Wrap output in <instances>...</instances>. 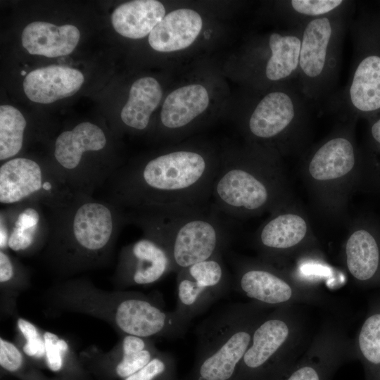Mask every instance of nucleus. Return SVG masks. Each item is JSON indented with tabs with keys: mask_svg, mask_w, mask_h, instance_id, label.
<instances>
[{
	"mask_svg": "<svg viewBox=\"0 0 380 380\" xmlns=\"http://www.w3.org/2000/svg\"><path fill=\"white\" fill-rule=\"evenodd\" d=\"M44 343V358L48 368L58 372L63 368L66 358L71 355L72 348L69 343L56 334L43 331Z\"/></svg>",
	"mask_w": 380,
	"mask_h": 380,
	"instance_id": "2f4dec72",
	"label": "nucleus"
},
{
	"mask_svg": "<svg viewBox=\"0 0 380 380\" xmlns=\"http://www.w3.org/2000/svg\"><path fill=\"white\" fill-rule=\"evenodd\" d=\"M307 230V224L300 216L291 213L281 214L262 226L258 241L266 248L285 249L301 241Z\"/></svg>",
	"mask_w": 380,
	"mask_h": 380,
	"instance_id": "393cba45",
	"label": "nucleus"
},
{
	"mask_svg": "<svg viewBox=\"0 0 380 380\" xmlns=\"http://www.w3.org/2000/svg\"><path fill=\"white\" fill-rule=\"evenodd\" d=\"M143 236L120 251L114 274L118 290L154 284L174 272L171 258L161 242L152 234Z\"/></svg>",
	"mask_w": 380,
	"mask_h": 380,
	"instance_id": "9b49d317",
	"label": "nucleus"
},
{
	"mask_svg": "<svg viewBox=\"0 0 380 380\" xmlns=\"http://www.w3.org/2000/svg\"><path fill=\"white\" fill-rule=\"evenodd\" d=\"M359 346L367 361L374 365H380V314L365 320L359 335Z\"/></svg>",
	"mask_w": 380,
	"mask_h": 380,
	"instance_id": "7c9ffc66",
	"label": "nucleus"
},
{
	"mask_svg": "<svg viewBox=\"0 0 380 380\" xmlns=\"http://www.w3.org/2000/svg\"><path fill=\"white\" fill-rule=\"evenodd\" d=\"M25 269L12 258L7 251L0 250V284L1 292H6L14 303L15 293L27 286Z\"/></svg>",
	"mask_w": 380,
	"mask_h": 380,
	"instance_id": "cd10ccee",
	"label": "nucleus"
},
{
	"mask_svg": "<svg viewBox=\"0 0 380 380\" xmlns=\"http://www.w3.org/2000/svg\"><path fill=\"white\" fill-rule=\"evenodd\" d=\"M106 144V136L100 127L82 122L58 136L54 142L53 164L70 186L82 154L87 151H101Z\"/></svg>",
	"mask_w": 380,
	"mask_h": 380,
	"instance_id": "4468645a",
	"label": "nucleus"
},
{
	"mask_svg": "<svg viewBox=\"0 0 380 380\" xmlns=\"http://www.w3.org/2000/svg\"><path fill=\"white\" fill-rule=\"evenodd\" d=\"M24 355L16 344L0 338V365L4 369L18 372L25 361Z\"/></svg>",
	"mask_w": 380,
	"mask_h": 380,
	"instance_id": "473e14b6",
	"label": "nucleus"
},
{
	"mask_svg": "<svg viewBox=\"0 0 380 380\" xmlns=\"http://www.w3.org/2000/svg\"><path fill=\"white\" fill-rule=\"evenodd\" d=\"M219 161L192 148L171 150L125 169L108 181V199L125 211H177L211 203Z\"/></svg>",
	"mask_w": 380,
	"mask_h": 380,
	"instance_id": "f257e3e1",
	"label": "nucleus"
},
{
	"mask_svg": "<svg viewBox=\"0 0 380 380\" xmlns=\"http://www.w3.org/2000/svg\"><path fill=\"white\" fill-rule=\"evenodd\" d=\"M80 196L53 164L45 165L26 157H15L0 167V203L7 207L35 203L53 212Z\"/></svg>",
	"mask_w": 380,
	"mask_h": 380,
	"instance_id": "0eeeda50",
	"label": "nucleus"
},
{
	"mask_svg": "<svg viewBox=\"0 0 380 380\" xmlns=\"http://www.w3.org/2000/svg\"><path fill=\"white\" fill-rule=\"evenodd\" d=\"M125 212L128 223L150 232L165 246L175 273L223 253L230 242L227 216L212 202L183 210Z\"/></svg>",
	"mask_w": 380,
	"mask_h": 380,
	"instance_id": "7ed1b4c3",
	"label": "nucleus"
},
{
	"mask_svg": "<svg viewBox=\"0 0 380 380\" xmlns=\"http://www.w3.org/2000/svg\"><path fill=\"white\" fill-rule=\"evenodd\" d=\"M176 274L175 310L191 321L222 298L230 287V276L223 261V253Z\"/></svg>",
	"mask_w": 380,
	"mask_h": 380,
	"instance_id": "9d476101",
	"label": "nucleus"
},
{
	"mask_svg": "<svg viewBox=\"0 0 380 380\" xmlns=\"http://www.w3.org/2000/svg\"><path fill=\"white\" fill-rule=\"evenodd\" d=\"M209 104L206 89L189 84L172 91L165 99L160 113L163 127L176 130L186 127L203 113Z\"/></svg>",
	"mask_w": 380,
	"mask_h": 380,
	"instance_id": "aec40b11",
	"label": "nucleus"
},
{
	"mask_svg": "<svg viewBox=\"0 0 380 380\" xmlns=\"http://www.w3.org/2000/svg\"><path fill=\"white\" fill-rule=\"evenodd\" d=\"M18 346L23 354L34 360H42L44 356L43 331L30 321L19 317L16 322Z\"/></svg>",
	"mask_w": 380,
	"mask_h": 380,
	"instance_id": "c756f323",
	"label": "nucleus"
},
{
	"mask_svg": "<svg viewBox=\"0 0 380 380\" xmlns=\"http://www.w3.org/2000/svg\"><path fill=\"white\" fill-rule=\"evenodd\" d=\"M347 266L357 279L365 281L376 272L380 260L377 241L366 229L354 232L346 243Z\"/></svg>",
	"mask_w": 380,
	"mask_h": 380,
	"instance_id": "5701e85b",
	"label": "nucleus"
},
{
	"mask_svg": "<svg viewBox=\"0 0 380 380\" xmlns=\"http://www.w3.org/2000/svg\"><path fill=\"white\" fill-rule=\"evenodd\" d=\"M26 120L17 108L10 105L0 106V160L15 158L21 151Z\"/></svg>",
	"mask_w": 380,
	"mask_h": 380,
	"instance_id": "bb28decb",
	"label": "nucleus"
},
{
	"mask_svg": "<svg viewBox=\"0 0 380 380\" xmlns=\"http://www.w3.org/2000/svg\"><path fill=\"white\" fill-rule=\"evenodd\" d=\"M253 161L228 158L219 162L211 202L228 217L261 212L272 202L271 170Z\"/></svg>",
	"mask_w": 380,
	"mask_h": 380,
	"instance_id": "6e6552de",
	"label": "nucleus"
},
{
	"mask_svg": "<svg viewBox=\"0 0 380 380\" xmlns=\"http://www.w3.org/2000/svg\"><path fill=\"white\" fill-rule=\"evenodd\" d=\"M43 209L38 203H24L1 210L0 250L30 255L45 246L50 227Z\"/></svg>",
	"mask_w": 380,
	"mask_h": 380,
	"instance_id": "f8f14e48",
	"label": "nucleus"
},
{
	"mask_svg": "<svg viewBox=\"0 0 380 380\" xmlns=\"http://www.w3.org/2000/svg\"><path fill=\"white\" fill-rule=\"evenodd\" d=\"M21 75H26V72L25 70H22L21 72H20Z\"/></svg>",
	"mask_w": 380,
	"mask_h": 380,
	"instance_id": "f704fd0d",
	"label": "nucleus"
},
{
	"mask_svg": "<svg viewBox=\"0 0 380 380\" xmlns=\"http://www.w3.org/2000/svg\"><path fill=\"white\" fill-rule=\"evenodd\" d=\"M165 15V9L161 2L135 0L118 6L111 15V22L120 35L141 39L149 34Z\"/></svg>",
	"mask_w": 380,
	"mask_h": 380,
	"instance_id": "6ab92c4d",
	"label": "nucleus"
},
{
	"mask_svg": "<svg viewBox=\"0 0 380 380\" xmlns=\"http://www.w3.org/2000/svg\"><path fill=\"white\" fill-rule=\"evenodd\" d=\"M49 215L45 257L63 276L108 263L121 229L128 223L123 208L93 196L80 195Z\"/></svg>",
	"mask_w": 380,
	"mask_h": 380,
	"instance_id": "f03ea898",
	"label": "nucleus"
},
{
	"mask_svg": "<svg viewBox=\"0 0 380 380\" xmlns=\"http://www.w3.org/2000/svg\"><path fill=\"white\" fill-rule=\"evenodd\" d=\"M80 37L79 30L72 25L58 26L35 21L24 28L21 39L30 54L55 58L72 52Z\"/></svg>",
	"mask_w": 380,
	"mask_h": 380,
	"instance_id": "f3484780",
	"label": "nucleus"
},
{
	"mask_svg": "<svg viewBox=\"0 0 380 380\" xmlns=\"http://www.w3.org/2000/svg\"><path fill=\"white\" fill-rule=\"evenodd\" d=\"M202 25L201 15L194 10L172 11L165 15L149 34V44L160 52L184 49L196 40Z\"/></svg>",
	"mask_w": 380,
	"mask_h": 380,
	"instance_id": "dca6fc26",
	"label": "nucleus"
},
{
	"mask_svg": "<svg viewBox=\"0 0 380 380\" xmlns=\"http://www.w3.org/2000/svg\"><path fill=\"white\" fill-rule=\"evenodd\" d=\"M159 352L151 338L123 335L110 354L116 362L115 375L125 379L144 367Z\"/></svg>",
	"mask_w": 380,
	"mask_h": 380,
	"instance_id": "b1692460",
	"label": "nucleus"
},
{
	"mask_svg": "<svg viewBox=\"0 0 380 380\" xmlns=\"http://www.w3.org/2000/svg\"><path fill=\"white\" fill-rule=\"evenodd\" d=\"M367 120L369 122L370 140L375 150L380 153V113Z\"/></svg>",
	"mask_w": 380,
	"mask_h": 380,
	"instance_id": "72a5a7b5",
	"label": "nucleus"
},
{
	"mask_svg": "<svg viewBox=\"0 0 380 380\" xmlns=\"http://www.w3.org/2000/svg\"><path fill=\"white\" fill-rule=\"evenodd\" d=\"M356 152L350 137L338 134L327 139L312 156L308 170L316 180L342 177L353 170Z\"/></svg>",
	"mask_w": 380,
	"mask_h": 380,
	"instance_id": "a211bd4d",
	"label": "nucleus"
},
{
	"mask_svg": "<svg viewBox=\"0 0 380 380\" xmlns=\"http://www.w3.org/2000/svg\"><path fill=\"white\" fill-rule=\"evenodd\" d=\"M349 11L316 18L303 26L296 79L306 100L322 99L337 82Z\"/></svg>",
	"mask_w": 380,
	"mask_h": 380,
	"instance_id": "39448f33",
	"label": "nucleus"
},
{
	"mask_svg": "<svg viewBox=\"0 0 380 380\" xmlns=\"http://www.w3.org/2000/svg\"><path fill=\"white\" fill-rule=\"evenodd\" d=\"M83 82L84 76L80 71L52 65L28 73L23 82V89L32 101L51 103L75 94Z\"/></svg>",
	"mask_w": 380,
	"mask_h": 380,
	"instance_id": "2eb2a0df",
	"label": "nucleus"
},
{
	"mask_svg": "<svg viewBox=\"0 0 380 380\" xmlns=\"http://www.w3.org/2000/svg\"><path fill=\"white\" fill-rule=\"evenodd\" d=\"M244 308L228 305L196 329L195 362L184 380H234L252 334Z\"/></svg>",
	"mask_w": 380,
	"mask_h": 380,
	"instance_id": "20e7f679",
	"label": "nucleus"
},
{
	"mask_svg": "<svg viewBox=\"0 0 380 380\" xmlns=\"http://www.w3.org/2000/svg\"><path fill=\"white\" fill-rule=\"evenodd\" d=\"M162 94L161 87L153 77H144L135 81L120 113L123 123L137 130L145 129L149 124L151 113L161 100Z\"/></svg>",
	"mask_w": 380,
	"mask_h": 380,
	"instance_id": "412c9836",
	"label": "nucleus"
},
{
	"mask_svg": "<svg viewBox=\"0 0 380 380\" xmlns=\"http://www.w3.org/2000/svg\"><path fill=\"white\" fill-rule=\"evenodd\" d=\"M238 287L248 298L267 304L286 302L292 295L290 286L269 270L261 268H239Z\"/></svg>",
	"mask_w": 380,
	"mask_h": 380,
	"instance_id": "4be33fe9",
	"label": "nucleus"
},
{
	"mask_svg": "<svg viewBox=\"0 0 380 380\" xmlns=\"http://www.w3.org/2000/svg\"><path fill=\"white\" fill-rule=\"evenodd\" d=\"M287 324L279 319L265 320L254 330L251 343L237 369L234 380H265L271 362L289 336Z\"/></svg>",
	"mask_w": 380,
	"mask_h": 380,
	"instance_id": "ddd939ff",
	"label": "nucleus"
},
{
	"mask_svg": "<svg viewBox=\"0 0 380 380\" xmlns=\"http://www.w3.org/2000/svg\"><path fill=\"white\" fill-rule=\"evenodd\" d=\"M306 99L289 84H280L256 102L247 121L255 139L274 141L298 129L307 118Z\"/></svg>",
	"mask_w": 380,
	"mask_h": 380,
	"instance_id": "1a4fd4ad",
	"label": "nucleus"
},
{
	"mask_svg": "<svg viewBox=\"0 0 380 380\" xmlns=\"http://www.w3.org/2000/svg\"><path fill=\"white\" fill-rule=\"evenodd\" d=\"M352 32L355 60L336 105L347 118L369 119L380 113V25L359 19Z\"/></svg>",
	"mask_w": 380,
	"mask_h": 380,
	"instance_id": "423d86ee",
	"label": "nucleus"
},
{
	"mask_svg": "<svg viewBox=\"0 0 380 380\" xmlns=\"http://www.w3.org/2000/svg\"><path fill=\"white\" fill-rule=\"evenodd\" d=\"M352 1L343 0H290L280 1L290 29L303 27L312 20L350 11Z\"/></svg>",
	"mask_w": 380,
	"mask_h": 380,
	"instance_id": "a878e982",
	"label": "nucleus"
},
{
	"mask_svg": "<svg viewBox=\"0 0 380 380\" xmlns=\"http://www.w3.org/2000/svg\"><path fill=\"white\" fill-rule=\"evenodd\" d=\"M124 380H177V364L172 354L160 351L144 367Z\"/></svg>",
	"mask_w": 380,
	"mask_h": 380,
	"instance_id": "c85d7f7f",
	"label": "nucleus"
}]
</instances>
